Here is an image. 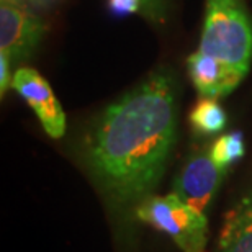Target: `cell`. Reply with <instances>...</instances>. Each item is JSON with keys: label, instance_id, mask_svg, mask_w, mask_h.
Masks as SVG:
<instances>
[{"label": "cell", "instance_id": "30bf717a", "mask_svg": "<svg viewBox=\"0 0 252 252\" xmlns=\"http://www.w3.org/2000/svg\"><path fill=\"white\" fill-rule=\"evenodd\" d=\"M244 136L241 131H233V133L223 134L210 148L211 159L224 170H228L234 162H238L244 156Z\"/></svg>", "mask_w": 252, "mask_h": 252}, {"label": "cell", "instance_id": "7a4b0ae2", "mask_svg": "<svg viewBox=\"0 0 252 252\" xmlns=\"http://www.w3.org/2000/svg\"><path fill=\"white\" fill-rule=\"evenodd\" d=\"M198 51L248 74L252 63V20L243 0H205Z\"/></svg>", "mask_w": 252, "mask_h": 252}, {"label": "cell", "instance_id": "5b68a950", "mask_svg": "<svg viewBox=\"0 0 252 252\" xmlns=\"http://www.w3.org/2000/svg\"><path fill=\"white\" fill-rule=\"evenodd\" d=\"M224 174L226 170L211 159L210 149L200 151L185 162L180 174L175 177L172 193L185 201L190 208L205 215Z\"/></svg>", "mask_w": 252, "mask_h": 252}, {"label": "cell", "instance_id": "8992f818", "mask_svg": "<svg viewBox=\"0 0 252 252\" xmlns=\"http://www.w3.org/2000/svg\"><path fill=\"white\" fill-rule=\"evenodd\" d=\"M12 87L36 113L48 136L53 139L63 138L65 133V115L48 80L34 69L20 67L13 74Z\"/></svg>", "mask_w": 252, "mask_h": 252}, {"label": "cell", "instance_id": "3957f363", "mask_svg": "<svg viewBox=\"0 0 252 252\" xmlns=\"http://www.w3.org/2000/svg\"><path fill=\"white\" fill-rule=\"evenodd\" d=\"M136 216L167 234L184 252H205L208 241L206 216L190 208L177 195H149L136 206Z\"/></svg>", "mask_w": 252, "mask_h": 252}, {"label": "cell", "instance_id": "8fae6325", "mask_svg": "<svg viewBox=\"0 0 252 252\" xmlns=\"http://www.w3.org/2000/svg\"><path fill=\"white\" fill-rule=\"evenodd\" d=\"M169 0H143V12L146 20L153 23H162L167 15Z\"/></svg>", "mask_w": 252, "mask_h": 252}, {"label": "cell", "instance_id": "277c9868", "mask_svg": "<svg viewBox=\"0 0 252 252\" xmlns=\"http://www.w3.org/2000/svg\"><path fill=\"white\" fill-rule=\"evenodd\" d=\"M46 33V23L27 8L2 0L0 5V53L12 63L30 58Z\"/></svg>", "mask_w": 252, "mask_h": 252}, {"label": "cell", "instance_id": "9c48e42d", "mask_svg": "<svg viewBox=\"0 0 252 252\" xmlns=\"http://www.w3.org/2000/svg\"><path fill=\"white\" fill-rule=\"evenodd\" d=\"M226 112L215 98H200L190 113V125L196 134L211 136L226 126Z\"/></svg>", "mask_w": 252, "mask_h": 252}, {"label": "cell", "instance_id": "ba28073f", "mask_svg": "<svg viewBox=\"0 0 252 252\" xmlns=\"http://www.w3.org/2000/svg\"><path fill=\"white\" fill-rule=\"evenodd\" d=\"M218 252H252V191L226 216Z\"/></svg>", "mask_w": 252, "mask_h": 252}, {"label": "cell", "instance_id": "6da1fadb", "mask_svg": "<svg viewBox=\"0 0 252 252\" xmlns=\"http://www.w3.org/2000/svg\"><path fill=\"white\" fill-rule=\"evenodd\" d=\"M179 80L160 65L110 103L85 138V162L122 206H138L158 187L177 138Z\"/></svg>", "mask_w": 252, "mask_h": 252}, {"label": "cell", "instance_id": "4fadbf2b", "mask_svg": "<svg viewBox=\"0 0 252 252\" xmlns=\"http://www.w3.org/2000/svg\"><path fill=\"white\" fill-rule=\"evenodd\" d=\"M10 65H12V61L8 59V56L0 53V92L2 95L7 92L8 87H12L13 75H10Z\"/></svg>", "mask_w": 252, "mask_h": 252}, {"label": "cell", "instance_id": "7c38bea8", "mask_svg": "<svg viewBox=\"0 0 252 252\" xmlns=\"http://www.w3.org/2000/svg\"><path fill=\"white\" fill-rule=\"evenodd\" d=\"M108 10L115 17H128V15L143 12V0H108Z\"/></svg>", "mask_w": 252, "mask_h": 252}, {"label": "cell", "instance_id": "52a82bcc", "mask_svg": "<svg viewBox=\"0 0 252 252\" xmlns=\"http://www.w3.org/2000/svg\"><path fill=\"white\" fill-rule=\"evenodd\" d=\"M187 70L201 98H220L243 82L246 72L196 49L187 58Z\"/></svg>", "mask_w": 252, "mask_h": 252}]
</instances>
